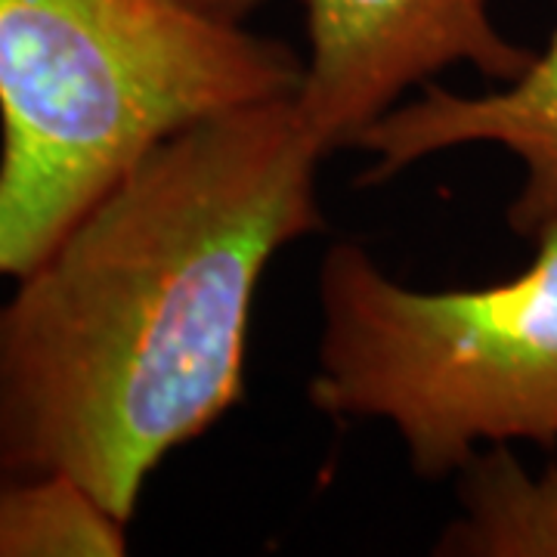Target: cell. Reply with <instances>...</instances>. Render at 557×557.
I'll use <instances>...</instances> for the list:
<instances>
[{"mask_svg": "<svg viewBox=\"0 0 557 557\" xmlns=\"http://www.w3.org/2000/svg\"><path fill=\"white\" fill-rule=\"evenodd\" d=\"M295 97L161 139L0 304V478L65 474L121 523L245 394L263 270L325 226Z\"/></svg>", "mask_w": 557, "mask_h": 557, "instance_id": "cell-1", "label": "cell"}, {"mask_svg": "<svg viewBox=\"0 0 557 557\" xmlns=\"http://www.w3.org/2000/svg\"><path fill=\"white\" fill-rule=\"evenodd\" d=\"M300 78L285 40L171 0H0V276H25L161 139Z\"/></svg>", "mask_w": 557, "mask_h": 557, "instance_id": "cell-2", "label": "cell"}, {"mask_svg": "<svg viewBox=\"0 0 557 557\" xmlns=\"http://www.w3.org/2000/svg\"><path fill=\"white\" fill-rule=\"evenodd\" d=\"M533 260L483 288L418 292L359 242L319 267V372L310 403L397 431L424 480L496 443L557 446V220Z\"/></svg>", "mask_w": 557, "mask_h": 557, "instance_id": "cell-3", "label": "cell"}, {"mask_svg": "<svg viewBox=\"0 0 557 557\" xmlns=\"http://www.w3.org/2000/svg\"><path fill=\"white\" fill-rule=\"evenodd\" d=\"M304 13L310 50L295 106L325 156L449 65L511 81L536 57L498 32L486 0H304Z\"/></svg>", "mask_w": 557, "mask_h": 557, "instance_id": "cell-4", "label": "cell"}, {"mask_svg": "<svg viewBox=\"0 0 557 557\" xmlns=\"http://www.w3.org/2000/svg\"><path fill=\"white\" fill-rule=\"evenodd\" d=\"M471 143L498 146L523 164L508 226L536 239L539 230L557 220V28L548 47L502 90L461 97L440 84H421L418 100L387 109L354 143L375 159L359 183L375 186L416 161Z\"/></svg>", "mask_w": 557, "mask_h": 557, "instance_id": "cell-5", "label": "cell"}, {"mask_svg": "<svg viewBox=\"0 0 557 557\" xmlns=\"http://www.w3.org/2000/svg\"><path fill=\"white\" fill-rule=\"evenodd\" d=\"M461 518L434 545L449 557H557V465L530 474L508 443L458 471Z\"/></svg>", "mask_w": 557, "mask_h": 557, "instance_id": "cell-6", "label": "cell"}, {"mask_svg": "<svg viewBox=\"0 0 557 557\" xmlns=\"http://www.w3.org/2000/svg\"><path fill=\"white\" fill-rule=\"evenodd\" d=\"M124 530L78 480L0 478V557H119Z\"/></svg>", "mask_w": 557, "mask_h": 557, "instance_id": "cell-7", "label": "cell"}, {"mask_svg": "<svg viewBox=\"0 0 557 557\" xmlns=\"http://www.w3.org/2000/svg\"><path fill=\"white\" fill-rule=\"evenodd\" d=\"M171 3L220 25H245L248 16L263 7V0H171Z\"/></svg>", "mask_w": 557, "mask_h": 557, "instance_id": "cell-8", "label": "cell"}]
</instances>
